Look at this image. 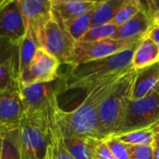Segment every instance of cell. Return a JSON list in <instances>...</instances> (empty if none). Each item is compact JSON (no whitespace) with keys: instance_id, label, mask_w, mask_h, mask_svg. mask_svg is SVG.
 Masks as SVG:
<instances>
[{"instance_id":"cell-1","label":"cell","mask_w":159,"mask_h":159,"mask_svg":"<svg viewBox=\"0 0 159 159\" xmlns=\"http://www.w3.org/2000/svg\"><path fill=\"white\" fill-rule=\"evenodd\" d=\"M132 68L116 71L87 91L85 100L70 112L60 106L54 112V120L63 138L83 137L98 139V115L102 102L109 96L117 81Z\"/></svg>"},{"instance_id":"cell-2","label":"cell","mask_w":159,"mask_h":159,"mask_svg":"<svg viewBox=\"0 0 159 159\" xmlns=\"http://www.w3.org/2000/svg\"><path fill=\"white\" fill-rule=\"evenodd\" d=\"M139 43L108 57L88 61L74 68H70V71L62 75L64 90L83 89L89 91L113 73L131 68L133 53Z\"/></svg>"},{"instance_id":"cell-3","label":"cell","mask_w":159,"mask_h":159,"mask_svg":"<svg viewBox=\"0 0 159 159\" xmlns=\"http://www.w3.org/2000/svg\"><path fill=\"white\" fill-rule=\"evenodd\" d=\"M136 71L131 69L119 78L112 92L102 102L98 115V139L115 135L122 124L130 101Z\"/></svg>"},{"instance_id":"cell-4","label":"cell","mask_w":159,"mask_h":159,"mask_svg":"<svg viewBox=\"0 0 159 159\" xmlns=\"http://www.w3.org/2000/svg\"><path fill=\"white\" fill-rule=\"evenodd\" d=\"M20 91L24 107V117L48 119L58 108V94L64 90V81L59 78L53 82L34 84L27 87L20 86Z\"/></svg>"},{"instance_id":"cell-5","label":"cell","mask_w":159,"mask_h":159,"mask_svg":"<svg viewBox=\"0 0 159 159\" xmlns=\"http://www.w3.org/2000/svg\"><path fill=\"white\" fill-rule=\"evenodd\" d=\"M159 125V86L149 95L130 100L121 126L115 135L154 129ZM114 136V135H113Z\"/></svg>"},{"instance_id":"cell-6","label":"cell","mask_w":159,"mask_h":159,"mask_svg":"<svg viewBox=\"0 0 159 159\" xmlns=\"http://www.w3.org/2000/svg\"><path fill=\"white\" fill-rule=\"evenodd\" d=\"M51 117L22 119L19 126L21 159H47Z\"/></svg>"},{"instance_id":"cell-7","label":"cell","mask_w":159,"mask_h":159,"mask_svg":"<svg viewBox=\"0 0 159 159\" xmlns=\"http://www.w3.org/2000/svg\"><path fill=\"white\" fill-rule=\"evenodd\" d=\"M39 46L55 57L61 64H68L72 59L76 41L52 19L36 34Z\"/></svg>"},{"instance_id":"cell-8","label":"cell","mask_w":159,"mask_h":159,"mask_svg":"<svg viewBox=\"0 0 159 159\" xmlns=\"http://www.w3.org/2000/svg\"><path fill=\"white\" fill-rule=\"evenodd\" d=\"M142 39H114L108 38L95 42H76L69 66L74 68L79 64L108 57L124 49L129 48Z\"/></svg>"},{"instance_id":"cell-9","label":"cell","mask_w":159,"mask_h":159,"mask_svg":"<svg viewBox=\"0 0 159 159\" xmlns=\"http://www.w3.org/2000/svg\"><path fill=\"white\" fill-rule=\"evenodd\" d=\"M60 65V61L55 57L39 48L30 65L20 75L19 85L27 87L34 84L53 82L59 78Z\"/></svg>"},{"instance_id":"cell-10","label":"cell","mask_w":159,"mask_h":159,"mask_svg":"<svg viewBox=\"0 0 159 159\" xmlns=\"http://www.w3.org/2000/svg\"><path fill=\"white\" fill-rule=\"evenodd\" d=\"M26 32L19 0H5L0 7V37L19 44Z\"/></svg>"},{"instance_id":"cell-11","label":"cell","mask_w":159,"mask_h":159,"mask_svg":"<svg viewBox=\"0 0 159 159\" xmlns=\"http://www.w3.org/2000/svg\"><path fill=\"white\" fill-rule=\"evenodd\" d=\"M24 118V107L20 87L0 91V129L18 128Z\"/></svg>"},{"instance_id":"cell-12","label":"cell","mask_w":159,"mask_h":159,"mask_svg":"<svg viewBox=\"0 0 159 159\" xmlns=\"http://www.w3.org/2000/svg\"><path fill=\"white\" fill-rule=\"evenodd\" d=\"M99 1L89 0H51V16L62 28L73 20L93 10Z\"/></svg>"},{"instance_id":"cell-13","label":"cell","mask_w":159,"mask_h":159,"mask_svg":"<svg viewBox=\"0 0 159 159\" xmlns=\"http://www.w3.org/2000/svg\"><path fill=\"white\" fill-rule=\"evenodd\" d=\"M26 31L35 34L51 19V0H19Z\"/></svg>"},{"instance_id":"cell-14","label":"cell","mask_w":159,"mask_h":159,"mask_svg":"<svg viewBox=\"0 0 159 159\" xmlns=\"http://www.w3.org/2000/svg\"><path fill=\"white\" fill-rule=\"evenodd\" d=\"M159 86V62L136 71L130 100H139L152 93Z\"/></svg>"},{"instance_id":"cell-15","label":"cell","mask_w":159,"mask_h":159,"mask_svg":"<svg viewBox=\"0 0 159 159\" xmlns=\"http://www.w3.org/2000/svg\"><path fill=\"white\" fill-rule=\"evenodd\" d=\"M153 24L143 8H142L130 20L117 27L114 39L130 40L143 39L149 33Z\"/></svg>"},{"instance_id":"cell-16","label":"cell","mask_w":159,"mask_h":159,"mask_svg":"<svg viewBox=\"0 0 159 159\" xmlns=\"http://www.w3.org/2000/svg\"><path fill=\"white\" fill-rule=\"evenodd\" d=\"M157 62H159V48L148 35H145L133 53L131 68L137 71Z\"/></svg>"},{"instance_id":"cell-17","label":"cell","mask_w":159,"mask_h":159,"mask_svg":"<svg viewBox=\"0 0 159 159\" xmlns=\"http://www.w3.org/2000/svg\"><path fill=\"white\" fill-rule=\"evenodd\" d=\"M126 0L99 1L92 13L91 28L106 23H111L122 7Z\"/></svg>"},{"instance_id":"cell-18","label":"cell","mask_w":159,"mask_h":159,"mask_svg":"<svg viewBox=\"0 0 159 159\" xmlns=\"http://www.w3.org/2000/svg\"><path fill=\"white\" fill-rule=\"evenodd\" d=\"M39 48L36 34L32 30H28L19 43V76L30 65Z\"/></svg>"},{"instance_id":"cell-19","label":"cell","mask_w":159,"mask_h":159,"mask_svg":"<svg viewBox=\"0 0 159 159\" xmlns=\"http://www.w3.org/2000/svg\"><path fill=\"white\" fill-rule=\"evenodd\" d=\"M47 159H74L63 144V138L55 123L54 114L49 122V140Z\"/></svg>"},{"instance_id":"cell-20","label":"cell","mask_w":159,"mask_h":159,"mask_svg":"<svg viewBox=\"0 0 159 159\" xmlns=\"http://www.w3.org/2000/svg\"><path fill=\"white\" fill-rule=\"evenodd\" d=\"M0 159H21L19 127L4 131Z\"/></svg>"},{"instance_id":"cell-21","label":"cell","mask_w":159,"mask_h":159,"mask_svg":"<svg viewBox=\"0 0 159 159\" xmlns=\"http://www.w3.org/2000/svg\"><path fill=\"white\" fill-rule=\"evenodd\" d=\"M156 132L154 129H145L135 130L128 133L114 135L111 137L116 138L117 141L128 145H142V144H154Z\"/></svg>"},{"instance_id":"cell-22","label":"cell","mask_w":159,"mask_h":159,"mask_svg":"<svg viewBox=\"0 0 159 159\" xmlns=\"http://www.w3.org/2000/svg\"><path fill=\"white\" fill-rule=\"evenodd\" d=\"M63 144L74 159H92L88 138H63Z\"/></svg>"},{"instance_id":"cell-23","label":"cell","mask_w":159,"mask_h":159,"mask_svg":"<svg viewBox=\"0 0 159 159\" xmlns=\"http://www.w3.org/2000/svg\"><path fill=\"white\" fill-rule=\"evenodd\" d=\"M117 27L114 23H106L99 26H95L90 28L85 35L78 41V42H95L99 40H103V39H108V38H113Z\"/></svg>"},{"instance_id":"cell-24","label":"cell","mask_w":159,"mask_h":159,"mask_svg":"<svg viewBox=\"0 0 159 159\" xmlns=\"http://www.w3.org/2000/svg\"><path fill=\"white\" fill-rule=\"evenodd\" d=\"M93 10L86 13L85 15L77 18L76 20H73L65 28V30L71 34V36L76 42H78L85 35V34L91 28V20H92Z\"/></svg>"},{"instance_id":"cell-25","label":"cell","mask_w":159,"mask_h":159,"mask_svg":"<svg viewBox=\"0 0 159 159\" xmlns=\"http://www.w3.org/2000/svg\"><path fill=\"white\" fill-rule=\"evenodd\" d=\"M11 63L19 70V44L0 37V65Z\"/></svg>"},{"instance_id":"cell-26","label":"cell","mask_w":159,"mask_h":159,"mask_svg":"<svg viewBox=\"0 0 159 159\" xmlns=\"http://www.w3.org/2000/svg\"><path fill=\"white\" fill-rule=\"evenodd\" d=\"M19 86L18 67L11 63L0 65V91Z\"/></svg>"},{"instance_id":"cell-27","label":"cell","mask_w":159,"mask_h":159,"mask_svg":"<svg viewBox=\"0 0 159 159\" xmlns=\"http://www.w3.org/2000/svg\"><path fill=\"white\" fill-rule=\"evenodd\" d=\"M142 8H143L142 1L126 0L122 7L116 14V18L111 23H114L116 26H120L126 21H128L129 20H130L133 16H135Z\"/></svg>"},{"instance_id":"cell-28","label":"cell","mask_w":159,"mask_h":159,"mask_svg":"<svg viewBox=\"0 0 159 159\" xmlns=\"http://www.w3.org/2000/svg\"><path fill=\"white\" fill-rule=\"evenodd\" d=\"M92 159H115L103 139L88 138Z\"/></svg>"},{"instance_id":"cell-29","label":"cell","mask_w":159,"mask_h":159,"mask_svg":"<svg viewBox=\"0 0 159 159\" xmlns=\"http://www.w3.org/2000/svg\"><path fill=\"white\" fill-rule=\"evenodd\" d=\"M127 150L129 156V159H153L154 155V144L146 145H128Z\"/></svg>"},{"instance_id":"cell-30","label":"cell","mask_w":159,"mask_h":159,"mask_svg":"<svg viewBox=\"0 0 159 159\" xmlns=\"http://www.w3.org/2000/svg\"><path fill=\"white\" fill-rule=\"evenodd\" d=\"M103 140L108 145L115 159H129L126 144L120 143L114 137H108Z\"/></svg>"},{"instance_id":"cell-31","label":"cell","mask_w":159,"mask_h":159,"mask_svg":"<svg viewBox=\"0 0 159 159\" xmlns=\"http://www.w3.org/2000/svg\"><path fill=\"white\" fill-rule=\"evenodd\" d=\"M147 35L157 45L159 48V26H153Z\"/></svg>"},{"instance_id":"cell-32","label":"cell","mask_w":159,"mask_h":159,"mask_svg":"<svg viewBox=\"0 0 159 159\" xmlns=\"http://www.w3.org/2000/svg\"><path fill=\"white\" fill-rule=\"evenodd\" d=\"M149 19H150L153 26H159V10L155 14H153Z\"/></svg>"},{"instance_id":"cell-33","label":"cell","mask_w":159,"mask_h":159,"mask_svg":"<svg viewBox=\"0 0 159 159\" xmlns=\"http://www.w3.org/2000/svg\"><path fill=\"white\" fill-rule=\"evenodd\" d=\"M154 130L156 132V136H155V143L154 144L157 145V146H159V125L157 127L154 128Z\"/></svg>"},{"instance_id":"cell-34","label":"cell","mask_w":159,"mask_h":159,"mask_svg":"<svg viewBox=\"0 0 159 159\" xmlns=\"http://www.w3.org/2000/svg\"><path fill=\"white\" fill-rule=\"evenodd\" d=\"M153 159H159V146H157L154 144V155Z\"/></svg>"},{"instance_id":"cell-35","label":"cell","mask_w":159,"mask_h":159,"mask_svg":"<svg viewBox=\"0 0 159 159\" xmlns=\"http://www.w3.org/2000/svg\"><path fill=\"white\" fill-rule=\"evenodd\" d=\"M5 130H0V157H1V149H2V140H3V133Z\"/></svg>"},{"instance_id":"cell-36","label":"cell","mask_w":159,"mask_h":159,"mask_svg":"<svg viewBox=\"0 0 159 159\" xmlns=\"http://www.w3.org/2000/svg\"><path fill=\"white\" fill-rule=\"evenodd\" d=\"M4 1H5V0H0V5H2V4L4 3Z\"/></svg>"},{"instance_id":"cell-37","label":"cell","mask_w":159,"mask_h":159,"mask_svg":"<svg viewBox=\"0 0 159 159\" xmlns=\"http://www.w3.org/2000/svg\"><path fill=\"white\" fill-rule=\"evenodd\" d=\"M4 2H5V1H4ZM2 5H3V4H2ZM2 5H0V7H1V6H2Z\"/></svg>"},{"instance_id":"cell-38","label":"cell","mask_w":159,"mask_h":159,"mask_svg":"<svg viewBox=\"0 0 159 159\" xmlns=\"http://www.w3.org/2000/svg\"><path fill=\"white\" fill-rule=\"evenodd\" d=\"M0 130H3V129H0Z\"/></svg>"}]
</instances>
